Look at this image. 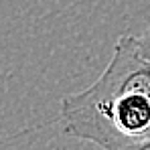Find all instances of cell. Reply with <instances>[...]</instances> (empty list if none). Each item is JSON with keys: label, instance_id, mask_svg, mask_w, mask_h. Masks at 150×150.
Returning a JSON list of instances; mask_svg holds the SVG:
<instances>
[{"label": "cell", "instance_id": "cell-1", "mask_svg": "<svg viewBox=\"0 0 150 150\" xmlns=\"http://www.w3.org/2000/svg\"><path fill=\"white\" fill-rule=\"evenodd\" d=\"M63 132L103 150L150 140V61L134 35H122L103 73L61 100Z\"/></svg>", "mask_w": 150, "mask_h": 150}, {"label": "cell", "instance_id": "cell-2", "mask_svg": "<svg viewBox=\"0 0 150 150\" xmlns=\"http://www.w3.org/2000/svg\"><path fill=\"white\" fill-rule=\"evenodd\" d=\"M136 45H138V51H140V55L150 61V26L140 35V37H136Z\"/></svg>", "mask_w": 150, "mask_h": 150}, {"label": "cell", "instance_id": "cell-3", "mask_svg": "<svg viewBox=\"0 0 150 150\" xmlns=\"http://www.w3.org/2000/svg\"><path fill=\"white\" fill-rule=\"evenodd\" d=\"M110 150H150V140H140V142H130L124 146H116Z\"/></svg>", "mask_w": 150, "mask_h": 150}]
</instances>
